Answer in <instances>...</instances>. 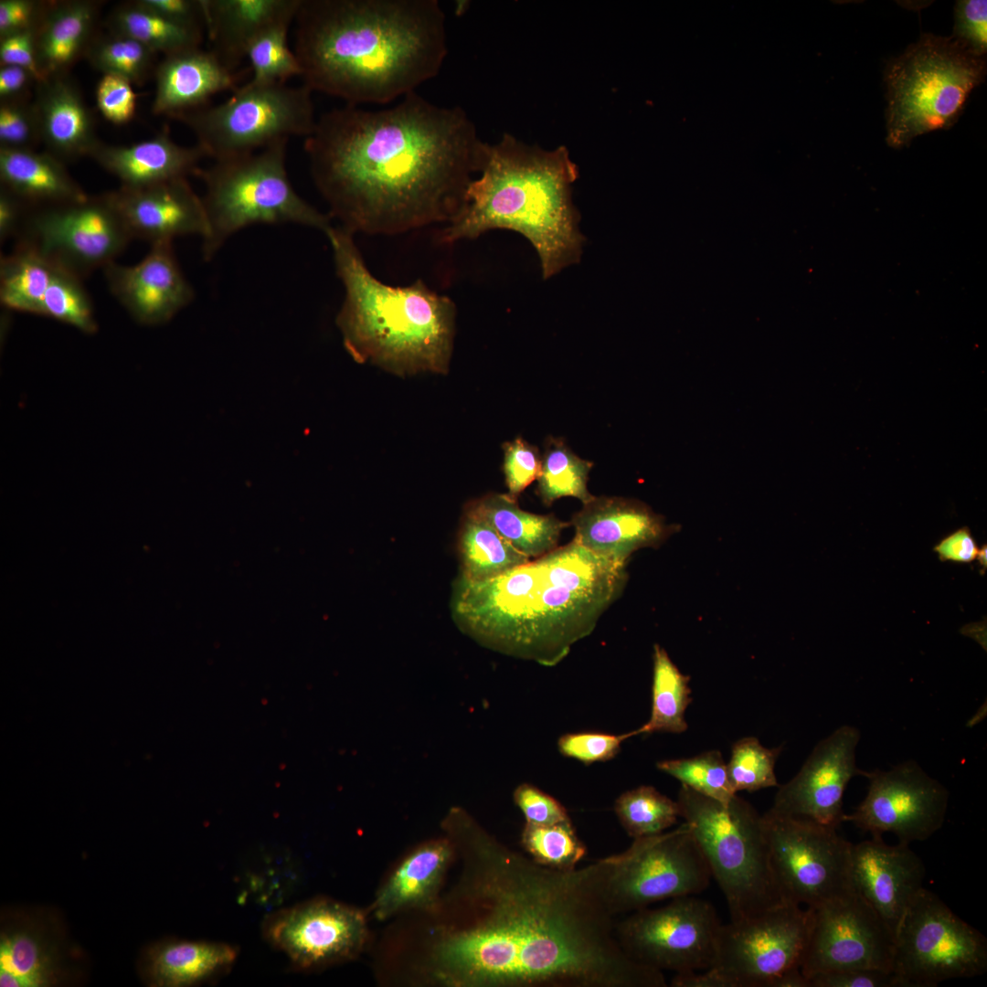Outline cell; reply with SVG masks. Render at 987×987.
I'll use <instances>...</instances> for the list:
<instances>
[{
	"label": "cell",
	"instance_id": "1",
	"mask_svg": "<svg viewBox=\"0 0 987 987\" xmlns=\"http://www.w3.org/2000/svg\"><path fill=\"white\" fill-rule=\"evenodd\" d=\"M461 854L453 926L434 931L428 971L451 987H666L621 949L587 868L543 866L454 809Z\"/></svg>",
	"mask_w": 987,
	"mask_h": 987
},
{
	"label": "cell",
	"instance_id": "2",
	"mask_svg": "<svg viewBox=\"0 0 987 987\" xmlns=\"http://www.w3.org/2000/svg\"><path fill=\"white\" fill-rule=\"evenodd\" d=\"M486 143L463 109L414 91L386 109L345 103L323 113L303 148L339 227L396 234L453 221Z\"/></svg>",
	"mask_w": 987,
	"mask_h": 987
},
{
	"label": "cell",
	"instance_id": "3",
	"mask_svg": "<svg viewBox=\"0 0 987 987\" xmlns=\"http://www.w3.org/2000/svg\"><path fill=\"white\" fill-rule=\"evenodd\" d=\"M293 26L302 84L345 104L402 99L448 53L437 0H301Z\"/></svg>",
	"mask_w": 987,
	"mask_h": 987
},
{
	"label": "cell",
	"instance_id": "4",
	"mask_svg": "<svg viewBox=\"0 0 987 987\" xmlns=\"http://www.w3.org/2000/svg\"><path fill=\"white\" fill-rule=\"evenodd\" d=\"M625 566L595 555L573 538L494 578H461L454 616L482 644L554 666L593 631L620 596Z\"/></svg>",
	"mask_w": 987,
	"mask_h": 987
},
{
	"label": "cell",
	"instance_id": "5",
	"mask_svg": "<svg viewBox=\"0 0 987 987\" xmlns=\"http://www.w3.org/2000/svg\"><path fill=\"white\" fill-rule=\"evenodd\" d=\"M578 165L568 150H544L504 133L486 143L480 176L467 190L459 216L440 241L476 239L496 228L521 234L535 248L542 277L550 279L580 261L586 241L572 200Z\"/></svg>",
	"mask_w": 987,
	"mask_h": 987
},
{
	"label": "cell",
	"instance_id": "6",
	"mask_svg": "<svg viewBox=\"0 0 987 987\" xmlns=\"http://www.w3.org/2000/svg\"><path fill=\"white\" fill-rule=\"evenodd\" d=\"M325 235L345 289L336 324L350 356L399 375L446 373L455 330L452 301L421 281L383 283L366 266L352 233L332 226Z\"/></svg>",
	"mask_w": 987,
	"mask_h": 987
},
{
	"label": "cell",
	"instance_id": "7",
	"mask_svg": "<svg viewBox=\"0 0 987 987\" xmlns=\"http://www.w3.org/2000/svg\"><path fill=\"white\" fill-rule=\"evenodd\" d=\"M289 140L254 153L214 161L196 175L205 185L202 197L208 233L202 255L210 260L239 230L256 224L294 223L326 233L331 218L294 190L286 170Z\"/></svg>",
	"mask_w": 987,
	"mask_h": 987
},
{
	"label": "cell",
	"instance_id": "8",
	"mask_svg": "<svg viewBox=\"0 0 987 987\" xmlns=\"http://www.w3.org/2000/svg\"><path fill=\"white\" fill-rule=\"evenodd\" d=\"M985 74L984 57L951 37L921 34L885 70L888 145L901 148L918 135L951 127Z\"/></svg>",
	"mask_w": 987,
	"mask_h": 987
},
{
	"label": "cell",
	"instance_id": "9",
	"mask_svg": "<svg viewBox=\"0 0 987 987\" xmlns=\"http://www.w3.org/2000/svg\"><path fill=\"white\" fill-rule=\"evenodd\" d=\"M676 801L725 896L731 921L785 902L773 877L762 815L749 802L736 794L723 804L685 785Z\"/></svg>",
	"mask_w": 987,
	"mask_h": 987
},
{
	"label": "cell",
	"instance_id": "10",
	"mask_svg": "<svg viewBox=\"0 0 987 987\" xmlns=\"http://www.w3.org/2000/svg\"><path fill=\"white\" fill-rule=\"evenodd\" d=\"M586 868L594 890L613 917L663 899L697 895L712 878L686 822L669 832L635 838L624 852Z\"/></svg>",
	"mask_w": 987,
	"mask_h": 987
},
{
	"label": "cell",
	"instance_id": "11",
	"mask_svg": "<svg viewBox=\"0 0 987 987\" xmlns=\"http://www.w3.org/2000/svg\"><path fill=\"white\" fill-rule=\"evenodd\" d=\"M313 91L304 84L249 81L225 101L173 117L189 128L214 161L259 151L275 142L312 133Z\"/></svg>",
	"mask_w": 987,
	"mask_h": 987
},
{
	"label": "cell",
	"instance_id": "12",
	"mask_svg": "<svg viewBox=\"0 0 987 987\" xmlns=\"http://www.w3.org/2000/svg\"><path fill=\"white\" fill-rule=\"evenodd\" d=\"M986 970V938L922 887L895 933L892 971L903 986L935 987Z\"/></svg>",
	"mask_w": 987,
	"mask_h": 987
},
{
	"label": "cell",
	"instance_id": "13",
	"mask_svg": "<svg viewBox=\"0 0 987 987\" xmlns=\"http://www.w3.org/2000/svg\"><path fill=\"white\" fill-rule=\"evenodd\" d=\"M762 818L773 877L783 901L816 907L855 892L853 844L837 829L770 809Z\"/></svg>",
	"mask_w": 987,
	"mask_h": 987
},
{
	"label": "cell",
	"instance_id": "14",
	"mask_svg": "<svg viewBox=\"0 0 987 987\" xmlns=\"http://www.w3.org/2000/svg\"><path fill=\"white\" fill-rule=\"evenodd\" d=\"M721 925L710 903L685 896L659 908L632 912L616 923L615 935L636 962L678 973L716 965Z\"/></svg>",
	"mask_w": 987,
	"mask_h": 987
},
{
	"label": "cell",
	"instance_id": "15",
	"mask_svg": "<svg viewBox=\"0 0 987 987\" xmlns=\"http://www.w3.org/2000/svg\"><path fill=\"white\" fill-rule=\"evenodd\" d=\"M22 228L21 241L80 278L114 261L132 239L107 193L41 207Z\"/></svg>",
	"mask_w": 987,
	"mask_h": 987
},
{
	"label": "cell",
	"instance_id": "16",
	"mask_svg": "<svg viewBox=\"0 0 987 987\" xmlns=\"http://www.w3.org/2000/svg\"><path fill=\"white\" fill-rule=\"evenodd\" d=\"M84 963V952L54 909L19 907L1 911V987L70 986L85 976Z\"/></svg>",
	"mask_w": 987,
	"mask_h": 987
},
{
	"label": "cell",
	"instance_id": "17",
	"mask_svg": "<svg viewBox=\"0 0 987 987\" xmlns=\"http://www.w3.org/2000/svg\"><path fill=\"white\" fill-rule=\"evenodd\" d=\"M812 912L790 902L756 916L721 925L715 966L739 987H769L771 981L801 969Z\"/></svg>",
	"mask_w": 987,
	"mask_h": 987
},
{
	"label": "cell",
	"instance_id": "18",
	"mask_svg": "<svg viewBox=\"0 0 987 987\" xmlns=\"http://www.w3.org/2000/svg\"><path fill=\"white\" fill-rule=\"evenodd\" d=\"M810 908L812 924L801 964L807 979L854 969L892 971L895 934L856 891Z\"/></svg>",
	"mask_w": 987,
	"mask_h": 987
},
{
	"label": "cell",
	"instance_id": "19",
	"mask_svg": "<svg viewBox=\"0 0 987 987\" xmlns=\"http://www.w3.org/2000/svg\"><path fill=\"white\" fill-rule=\"evenodd\" d=\"M869 781L864 801L844 822H853L873 837L892 833L898 843L924 841L945 820L949 792L916 762L907 761L884 771L865 772Z\"/></svg>",
	"mask_w": 987,
	"mask_h": 987
},
{
	"label": "cell",
	"instance_id": "20",
	"mask_svg": "<svg viewBox=\"0 0 987 987\" xmlns=\"http://www.w3.org/2000/svg\"><path fill=\"white\" fill-rule=\"evenodd\" d=\"M263 934L292 963L308 969L356 958L365 947L367 926L356 907L313 899L270 915Z\"/></svg>",
	"mask_w": 987,
	"mask_h": 987
},
{
	"label": "cell",
	"instance_id": "21",
	"mask_svg": "<svg viewBox=\"0 0 987 987\" xmlns=\"http://www.w3.org/2000/svg\"><path fill=\"white\" fill-rule=\"evenodd\" d=\"M859 730L842 726L821 740L786 784L779 786L774 812L838 829L844 822L843 797L849 781L865 775L855 764Z\"/></svg>",
	"mask_w": 987,
	"mask_h": 987
},
{
	"label": "cell",
	"instance_id": "22",
	"mask_svg": "<svg viewBox=\"0 0 987 987\" xmlns=\"http://www.w3.org/2000/svg\"><path fill=\"white\" fill-rule=\"evenodd\" d=\"M107 195L132 239L152 245L186 235L203 239L208 233L202 197L186 177L140 187L121 186Z\"/></svg>",
	"mask_w": 987,
	"mask_h": 987
},
{
	"label": "cell",
	"instance_id": "23",
	"mask_svg": "<svg viewBox=\"0 0 987 987\" xmlns=\"http://www.w3.org/2000/svg\"><path fill=\"white\" fill-rule=\"evenodd\" d=\"M103 271L114 297L143 324L165 323L195 298L172 242L152 244L144 258L134 265L112 261Z\"/></svg>",
	"mask_w": 987,
	"mask_h": 987
},
{
	"label": "cell",
	"instance_id": "24",
	"mask_svg": "<svg viewBox=\"0 0 987 987\" xmlns=\"http://www.w3.org/2000/svg\"><path fill=\"white\" fill-rule=\"evenodd\" d=\"M851 876L855 891L895 934L923 887L925 866L909 844L888 845L882 837H872L852 845Z\"/></svg>",
	"mask_w": 987,
	"mask_h": 987
},
{
	"label": "cell",
	"instance_id": "25",
	"mask_svg": "<svg viewBox=\"0 0 987 987\" xmlns=\"http://www.w3.org/2000/svg\"><path fill=\"white\" fill-rule=\"evenodd\" d=\"M569 524L583 547L623 565L634 551L657 546L668 535L662 519L645 505L621 497L594 496Z\"/></svg>",
	"mask_w": 987,
	"mask_h": 987
},
{
	"label": "cell",
	"instance_id": "26",
	"mask_svg": "<svg viewBox=\"0 0 987 987\" xmlns=\"http://www.w3.org/2000/svg\"><path fill=\"white\" fill-rule=\"evenodd\" d=\"M238 76L200 47L166 55L155 69L152 111L173 118L199 109L213 95L236 90Z\"/></svg>",
	"mask_w": 987,
	"mask_h": 987
},
{
	"label": "cell",
	"instance_id": "27",
	"mask_svg": "<svg viewBox=\"0 0 987 987\" xmlns=\"http://www.w3.org/2000/svg\"><path fill=\"white\" fill-rule=\"evenodd\" d=\"M210 51L236 72L250 43L264 30L293 22L301 0H202Z\"/></svg>",
	"mask_w": 987,
	"mask_h": 987
},
{
	"label": "cell",
	"instance_id": "28",
	"mask_svg": "<svg viewBox=\"0 0 987 987\" xmlns=\"http://www.w3.org/2000/svg\"><path fill=\"white\" fill-rule=\"evenodd\" d=\"M40 140L60 161L90 156L100 143L92 114L77 86L66 74L36 83L33 101Z\"/></svg>",
	"mask_w": 987,
	"mask_h": 987
},
{
	"label": "cell",
	"instance_id": "29",
	"mask_svg": "<svg viewBox=\"0 0 987 987\" xmlns=\"http://www.w3.org/2000/svg\"><path fill=\"white\" fill-rule=\"evenodd\" d=\"M89 157L116 176L122 186L140 187L196 175L207 156L199 146L180 145L163 132L130 145L99 143Z\"/></svg>",
	"mask_w": 987,
	"mask_h": 987
},
{
	"label": "cell",
	"instance_id": "30",
	"mask_svg": "<svg viewBox=\"0 0 987 987\" xmlns=\"http://www.w3.org/2000/svg\"><path fill=\"white\" fill-rule=\"evenodd\" d=\"M454 847L449 838L430 841L409 854L379 888L372 905L374 916L387 919L411 910H433Z\"/></svg>",
	"mask_w": 987,
	"mask_h": 987
},
{
	"label": "cell",
	"instance_id": "31",
	"mask_svg": "<svg viewBox=\"0 0 987 987\" xmlns=\"http://www.w3.org/2000/svg\"><path fill=\"white\" fill-rule=\"evenodd\" d=\"M236 957V950L226 943L163 940L145 949L139 971L150 987H187L228 967Z\"/></svg>",
	"mask_w": 987,
	"mask_h": 987
},
{
	"label": "cell",
	"instance_id": "32",
	"mask_svg": "<svg viewBox=\"0 0 987 987\" xmlns=\"http://www.w3.org/2000/svg\"><path fill=\"white\" fill-rule=\"evenodd\" d=\"M99 3L87 0L48 2L36 30L38 67L46 78L66 74L93 38Z\"/></svg>",
	"mask_w": 987,
	"mask_h": 987
},
{
	"label": "cell",
	"instance_id": "33",
	"mask_svg": "<svg viewBox=\"0 0 987 987\" xmlns=\"http://www.w3.org/2000/svg\"><path fill=\"white\" fill-rule=\"evenodd\" d=\"M0 179L2 187L32 205L71 203L89 196L62 161L33 149L0 147Z\"/></svg>",
	"mask_w": 987,
	"mask_h": 987
},
{
	"label": "cell",
	"instance_id": "34",
	"mask_svg": "<svg viewBox=\"0 0 987 987\" xmlns=\"http://www.w3.org/2000/svg\"><path fill=\"white\" fill-rule=\"evenodd\" d=\"M485 519L505 540L525 557L536 558L557 547L560 534L569 524L554 515H536L520 508L509 494H490L467 506Z\"/></svg>",
	"mask_w": 987,
	"mask_h": 987
},
{
	"label": "cell",
	"instance_id": "35",
	"mask_svg": "<svg viewBox=\"0 0 987 987\" xmlns=\"http://www.w3.org/2000/svg\"><path fill=\"white\" fill-rule=\"evenodd\" d=\"M460 552L462 578L473 582L494 578L530 560L468 507L461 530Z\"/></svg>",
	"mask_w": 987,
	"mask_h": 987
},
{
	"label": "cell",
	"instance_id": "36",
	"mask_svg": "<svg viewBox=\"0 0 987 987\" xmlns=\"http://www.w3.org/2000/svg\"><path fill=\"white\" fill-rule=\"evenodd\" d=\"M56 263L30 244L19 241L1 258L0 300L10 309L39 314Z\"/></svg>",
	"mask_w": 987,
	"mask_h": 987
},
{
	"label": "cell",
	"instance_id": "37",
	"mask_svg": "<svg viewBox=\"0 0 987 987\" xmlns=\"http://www.w3.org/2000/svg\"><path fill=\"white\" fill-rule=\"evenodd\" d=\"M108 22L111 32L130 37L164 56L198 48L203 39L204 29L169 20L135 1L114 9Z\"/></svg>",
	"mask_w": 987,
	"mask_h": 987
},
{
	"label": "cell",
	"instance_id": "38",
	"mask_svg": "<svg viewBox=\"0 0 987 987\" xmlns=\"http://www.w3.org/2000/svg\"><path fill=\"white\" fill-rule=\"evenodd\" d=\"M690 676L682 674L660 645L653 647L652 710L649 720L637 729L638 735L683 733L688 726L685 713L692 701Z\"/></svg>",
	"mask_w": 987,
	"mask_h": 987
},
{
	"label": "cell",
	"instance_id": "39",
	"mask_svg": "<svg viewBox=\"0 0 987 987\" xmlns=\"http://www.w3.org/2000/svg\"><path fill=\"white\" fill-rule=\"evenodd\" d=\"M593 463L573 453L560 439L549 438L545 445L542 468L536 493L549 506L561 497H575L583 504L594 495L588 487L589 472Z\"/></svg>",
	"mask_w": 987,
	"mask_h": 987
},
{
	"label": "cell",
	"instance_id": "40",
	"mask_svg": "<svg viewBox=\"0 0 987 987\" xmlns=\"http://www.w3.org/2000/svg\"><path fill=\"white\" fill-rule=\"evenodd\" d=\"M614 811L633 839L663 833L680 817L676 801L646 785L621 793L615 801Z\"/></svg>",
	"mask_w": 987,
	"mask_h": 987
},
{
	"label": "cell",
	"instance_id": "41",
	"mask_svg": "<svg viewBox=\"0 0 987 987\" xmlns=\"http://www.w3.org/2000/svg\"><path fill=\"white\" fill-rule=\"evenodd\" d=\"M139 41L114 32L93 37L85 55L89 62L103 75H114L140 84L146 79L154 56Z\"/></svg>",
	"mask_w": 987,
	"mask_h": 987
},
{
	"label": "cell",
	"instance_id": "42",
	"mask_svg": "<svg viewBox=\"0 0 987 987\" xmlns=\"http://www.w3.org/2000/svg\"><path fill=\"white\" fill-rule=\"evenodd\" d=\"M521 844L536 863L560 871L576 869L587 854L586 845L577 835L571 820L551 825L525 822Z\"/></svg>",
	"mask_w": 987,
	"mask_h": 987
},
{
	"label": "cell",
	"instance_id": "43",
	"mask_svg": "<svg viewBox=\"0 0 987 987\" xmlns=\"http://www.w3.org/2000/svg\"><path fill=\"white\" fill-rule=\"evenodd\" d=\"M293 22L274 25L260 33L249 45L247 59L252 69L250 81L258 84L285 83L301 77L299 60L288 45V32Z\"/></svg>",
	"mask_w": 987,
	"mask_h": 987
},
{
	"label": "cell",
	"instance_id": "44",
	"mask_svg": "<svg viewBox=\"0 0 987 987\" xmlns=\"http://www.w3.org/2000/svg\"><path fill=\"white\" fill-rule=\"evenodd\" d=\"M39 315L69 324L84 333L97 329L92 302L81 278L57 263Z\"/></svg>",
	"mask_w": 987,
	"mask_h": 987
},
{
	"label": "cell",
	"instance_id": "45",
	"mask_svg": "<svg viewBox=\"0 0 987 987\" xmlns=\"http://www.w3.org/2000/svg\"><path fill=\"white\" fill-rule=\"evenodd\" d=\"M657 768L682 785L723 804L728 803L737 794L718 750H708L688 759L662 760L657 763Z\"/></svg>",
	"mask_w": 987,
	"mask_h": 987
},
{
	"label": "cell",
	"instance_id": "46",
	"mask_svg": "<svg viewBox=\"0 0 987 987\" xmlns=\"http://www.w3.org/2000/svg\"><path fill=\"white\" fill-rule=\"evenodd\" d=\"M781 749V747L767 748L754 737L736 741L727 764L728 780L734 791L779 787L774 767Z\"/></svg>",
	"mask_w": 987,
	"mask_h": 987
},
{
	"label": "cell",
	"instance_id": "47",
	"mask_svg": "<svg viewBox=\"0 0 987 987\" xmlns=\"http://www.w3.org/2000/svg\"><path fill=\"white\" fill-rule=\"evenodd\" d=\"M39 142V126L33 102L29 103L24 98L1 101V147L32 149Z\"/></svg>",
	"mask_w": 987,
	"mask_h": 987
},
{
	"label": "cell",
	"instance_id": "48",
	"mask_svg": "<svg viewBox=\"0 0 987 987\" xmlns=\"http://www.w3.org/2000/svg\"><path fill=\"white\" fill-rule=\"evenodd\" d=\"M638 735L637 729L621 735L602 732H577L562 735L557 747L560 753L586 765L612 759L626 739Z\"/></svg>",
	"mask_w": 987,
	"mask_h": 987
},
{
	"label": "cell",
	"instance_id": "49",
	"mask_svg": "<svg viewBox=\"0 0 987 987\" xmlns=\"http://www.w3.org/2000/svg\"><path fill=\"white\" fill-rule=\"evenodd\" d=\"M503 470L508 494L517 500L518 495L535 480L542 468V458L536 447L518 437L505 442Z\"/></svg>",
	"mask_w": 987,
	"mask_h": 987
},
{
	"label": "cell",
	"instance_id": "50",
	"mask_svg": "<svg viewBox=\"0 0 987 987\" xmlns=\"http://www.w3.org/2000/svg\"><path fill=\"white\" fill-rule=\"evenodd\" d=\"M137 95L132 83L121 77L103 75L96 88V102L102 116L113 124L129 122L135 114Z\"/></svg>",
	"mask_w": 987,
	"mask_h": 987
},
{
	"label": "cell",
	"instance_id": "51",
	"mask_svg": "<svg viewBox=\"0 0 987 987\" xmlns=\"http://www.w3.org/2000/svg\"><path fill=\"white\" fill-rule=\"evenodd\" d=\"M986 20L985 0L957 1L953 33L950 37L971 53L984 57L987 49Z\"/></svg>",
	"mask_w": 987,
	"mask_h": 987
},
{
	"label": "cell",
	"instance_id": "52",
	"mask_svg": "<svg viewBox=\"0 0 987 987\" xmlns=\"http://www.w3.org/2000/svg\"><path fill=\"white\" fill-rule=\"evenodd\" d=\"M514 801L527 823L551 825L570 820L557 800L529 783H523L515 790Z\"/></svg>",
	"mask_w": 987,
	"mask_h": 987
},
{
	"label": "cell",
	"instance_id": "53",
	"mask_svg": "<svg viewBox=\"0 0 987 987\" xmlns=\"http://www.w3.org/2000/svg\"><path fill=\"white\" fill-rule=\"evenodd\" d=\"M809 987H904L893 972L875 969L831 971L808 979Z\"/></svg>",
	"mask_w": 987,
	"mask_h": 987
},
{
	"label": "cell",
	"instance_id": "54",
	"mask_svg": "<svg viewBox=\"0 0 987 987\" xmlns=\"http://www.w3.org/2000/svg\"><path fill=\"white\" fill-rule=\"evenodd\" d=\"M48 2L33 0L0 1V38L37 29Z\"/></svg>",
	"mask_w": 987,
	"mask_h": 987
},
{
	"label": "cell",
	"instance_id": "55",
	"mask_svg": "<svg viewBox=\"0 0 987 987\" xmlns=\"http://www.w3.org/2000/svg\"><path fill=\"white\" fill-rule=\"evenodd\" d=\"M36 30H26L0 38L1 65H15L27 69L37 83L45 80L37 59Z\"/></svg>",
	"mask_w": 987,
	"mask_h": 987
},
{
	"label": "cell",
	"instance_id": "56",
	"mask_svg": "<svg viewBox=\"0 0 987 987\" xmlns=\"http://www.w3.org/2000/svg\"><path fill=\"white\" fill-rule=\"evenodd\" d=\"M135 3L174 22L205 29L202 0H138Z\"/></svg>",
	"mask_w": 987,
	"mask_h": 987
},
{
	"label": "cell",
	"instance_id": "57",
	"mask_svg": "<svg viewBox=\"0 0 987 987\" xmlns=\"http://www.w3.org/2000/svg\"><path fill=\"white\" fill-rule=\"evenodd\" d=\"M933 550L938 553L941 562L970 564L976 559L979 547L971 529L963 526L943 537Z\"/></svg>",
	"mask_w": 987,
	"mask_h": 987
},
{
	"label": "cell",
	"instance_id": "58",
	"mask_svg": "<svg viewBox=\"0 0 987 987\" xmlns=\"http://www.w3.org/2000/svg\"><path fill=\"white\" fill-rule=\"evenodd\" d=\"M673 987H739L738 982L717 966L705 970L703 973L685 971L675 973L671 981Z\"/></svg>",
	"mask_w": 987,
	"mask_h": 987
},
{
	"label": "cell",
	"instance_id": "59",
	"mask_svg": "<svg viewBox=\"0 0 987 987\" xmlns=\"http://www.w3.org/2000/svg\"><path fill=\"white\" fill-rule=\"evenodd\" d=\"M25 203L5 187L0 191V240L5 241L17 233L24 223Z\"/></svg>",
	"mask_w": 987,
	"mask_h": 987
},
{
	"label": "cell",
	"instance_id": "60",
	"mask_svg": "<svg viewBox=\"0 0 987 987\" xmlns=\"http://www.w3.org/2000/svg\"><path fill=\"white\" fill-rule=\"evenodd\" d=\"M33 83H37V81L27 69L15 65H1V101L24 98L25 93Z\"/></svg>",
	"mask_w": 987,
	"mask_h": 987
},
{
	"label": "cell",
	"instance_id": "61",
	"mask_svg": "<svg viewBox=\"0 0 987 987\" xmlns=\"http://www.w3.org/2000/svg\"><path fill=\"white\" fill-rule=\"evenodd\" d=\"M986 556H987V546H986V544H984L979 549L977 557H976V559L978 560L979 566L981 568L980 570H981L982 575H984V573H985V571L987 569V557Z\"/></svg>",
	"mask_w": 987,
	"mask_h": 987
}]
</instances>
